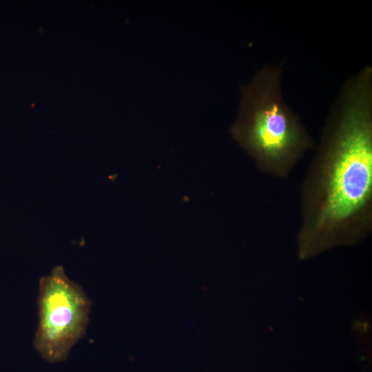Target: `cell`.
<instances>
[{
  "label": "cell",
  "mask_w": 372,
  "mask_h": 372,
  "mask_svg": "<svg viewBox=\"0 0 372 372\" xmlns=\"http://www.w3.org/2000/svg\"><path fill=\"white\" fill-rule=\"evenodd\" d=\"M91 304L82 287L67 276L61 265L40 278L34 344L44 359L56 362L67 358L86 333Z\"/></svg>",
  "instance_id": "obj_3"
},
{
  "label": "cell",
  "mask_w": 372,
  "mask_h": 372,
  "mask_svg": "<svg viewBox=\"0 0 372 372\" xmlns=\"http://www.w3.org/2000/svg\"><path fill=\"white\" fill-rule=\"evenodd\" d=\"M281 69L266 66L241 89L239 111L230 132L264 172L287 177L313 142L285 102Z\"/></svg>",
  "instance_id": "obj_2"
},
{
  "label": "cell",
  "mask_w": 372,
  "mask_h": 372,
  "mask_svg": "<svg viewBox=\"0 0 372 372\" xmlns=\"http://www.w3.org/2000/svg\"><path fill=\"white\" fill-rule=\"evenodd\" d=\"M372 205V68L342 85L302 190V256L366 234Z\"/></svg>",
  "instance_id": "obj_1"
}]
</instances>
